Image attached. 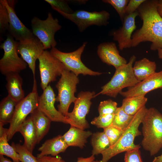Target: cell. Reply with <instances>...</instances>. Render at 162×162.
Instances as JSON below:
<instances>
[{"label":"cell","mask_w":162,"mask_h":162,"mask_svg":"<svg viewBox=\"0 0 162 162\" xmlns=\"http://www.w3.org/2000/svg\"><path fill=\"white\" fill-rule=\"evenodd\" d=\"M158 3L157 0H146L137 9L142 25L132 35V47L148 41L151 50L162 49V17L157 10Z\"/></svg>","instance_id":"1"},{"label":"cell","mask_w":162,"mask_h":162,"mask_svg":"<svg viewBox=\"0 0 162 162\" xmlns=\"http://www.w3.org/2000/svg\"><path fill=\"white\" fill-rule=\"evenodd\" d=\"M141 146L151 156L162 148V114L154 107L147 109L142 119Z\"/></svg>","instance_id":"2"},{"label":"cell","mask_w":162,"mask_h":162,"mask_svg":"<svg viewBox=\"0 0 162 162\" xmlns=\"http://www.w3.org/2000/svg\"><path fill=\"white\" fill-rule=\"evenodd\" d=\"M147 109L145 106L141 109L134 116L130 124L118 141L101 153V162H108L112 158L122 152L140 149V146L135 144L134 140L136 137L141 135L139 128Z\"/></svg>","instance_id":"3"},{"label":"cell","mask_w":162,"mask_h":162,"mask_svg":"<svg viewBox=\"0 0 162 162\" xmlns=\"http://www.w3.org/2000/svg\"><path fill=\"white\" fill-rule=\"evenodd\" d=\"M136 58L135 56H132L127 64L116 69L110 80L101 87V91L94 98L101 94L116 98L123 88L134 86L140 82L133 71V64Z\"/></svg>","instance_id":"4"},{"label":"cell","mask_w":162,"mask_h":162,"mask_svg":"<svg viewBox=\"0 0 162 162\" xmlns=\"http://www.w3.org/2000/svg\"><path fill=\"white\" fill-rule=\"evenodd\" d=\"M79 80L78 76L67 68L62 72L61 77L56 85L58 91L56 102H59L58 110L66 117L70 104L74 103L77 98L75 96Z\"/></svg>","instance_id":"5"},{"label":"cell","mask_w":162,"mask_h":162,"mask_svg":"<svg viewBox=\"0 0 162 162\" xmlns=\"http://www.w3.org/2000/svg\"><path fill=\"white\" fill-rule=\"evenodd\" d=\"M39 97L35 77H34L32 92L18 102L16 106L14 115L8 130V141L11 140L14 134L18 132L21 125L26 119L27 116L38 108Z\"/></svg>","instance_id":"6"},{"label":"cell","mask_w":162,"mask_h":162,"mask_svg":"<svg viewBox=\"0 0 162 162\" xmlns=\"http://www.w3.org/2000/svg\"><path fill=\"white\" fill-rule=\"evenodd\" d=\"M31 23L34 35L42 43L45 50L56 47L57 43L55 39V35L62 27L57 18H54L52 13L49 12L46 20H41L34 16Z\"/></svg>","instance_id":"7"},{"label":"cell","mask_w":162,"mask_h":162,"mask_svg":"<svg viewBox=\"0 0 162 162\" xmlns=\"http://www.w3.org/2000/svg\"><path fill=\"white\" fill-rule=\"evenodd\" d=\"M18 41L9 34L1 44L0 48L4 51L0 60V71L2 74L6 76L11 73H19L26 68L27 64L18 55Z\"/></svg>","instance_id":"8"},{"label":"cell","mask_w":162,"mask_h":162,"mask_svg":"<svg viewBox=\"0 0 162 162\" xmlns=\"http://www.w3.org/2000/svg\"><path fill=\"white\" fill-rule=\"evenodd\" d=\"M52 8L64 18L74 23L81 32L91 26H106L109 23L108 20L110 17V14L105 10L90 12L78 10L72 14H67L55 8Z\"/></svg>","instance_id":"9"},{"label":"cell","mask_w":162,"mask_h":162,"mask_svg":"<svg viewBox=\"0 0 162 162\" xmlns=\"http://www.w3.org/2000/svg\"><path fill=\"white\" fill-rule=\"evenodd\" d=\"M84 42L76 50L71 52H62L56 47L51 48V54L62 62L70 71L77 76L80 74L84 76H99L102 73L93 71L87 67L82 62L81 56L87 44Z\"/></svg>","instance_id":"10"},{"label":"cell","mask_w":162,"mask_h":162,"mask_svg":"<svg viewBox=\"0 0 162 162\" xmlns=\"http://www.w3.org/2000/svg\"><path fill=\"white\" fill-rule=\"evenodd\" d=\"M94 91H81L78 94L77 98L74 103L73 111L68 112L66 117L68 124L70 126L83 130L89 127V124L86 119L92 104L91 100L94 98Z\"/></svg>","instance_id":"11"},{"label":"cell","mask_w":162,"mask_h":162,"mask_svg":"<svg viewBox=\"0 0 162 162\" xmlns=\"http://www.w3.org/2000/svg\"><path fill=\"white\" fill-rule=\"evenodd\" d=\"M40 78V86L44 90L51 82L55 81L67 68L59 60L53 56L50 52L44 50L38 59Z\"/></svg>","instance_id":"12"},{"label":"cell","mask_w":162,"mask_h":162,"mask_svg":"<svg viewBox=\"0 0 162 162\" xmlns=\"http://www.w3.org/2000/svg\"><path fill=\"white\" fill-rule=\"evenodd\" d=\"M6 8L9 16L8 31L10 34L18 41L28 40L35 37L32 31L26 27L17 16L14 10L15 0H1Z\"/></svg>","instance_id":"13"},{"label":"cell","mask_w":162,"mask_h":162,"mask_svg":"<svg viewBox=\"0 0 162 162\" xmlns=\"http://www.w3.org/2000/svg\"><path fill=\"white\" fill-rule=\"evenodd\" d=\"M40 41L35 37L22 41H18L17 47L18 53L28 65L35 77V62L44 50Z\"/></svg>","instance_id":"14"},{"label":"cell","mask_w":162,"mask_h":162,"mask_svg":"<svg viewBox=\"0 0 162 162\" xmlns=\"http://www.w3.org/2000/svg\"><path fill=\"white\" fill-rule=\"evenodd\" d=\"M56 95L53 88L49 85L39 97L38 108L48 117L52 122L68 124L66 117L55 107Z\"/></svg>","instance_id":"15"},{"label":"cell","mask_w":162,"mask_h":162,"mask_svg":"<svg viewBox=\"0 0 162 162\" xmlns=\"http://www.w3.org/2000/svg\"><path fill=\"white\" fill-rule=\"evenodd\" d=\"M138 16L137 10L131 14L126 15L122 22V25L118 29L113 31L111 34L113 40L117 41L119 49L132 46V34L136 29L135 18Z\"/></svg>","instance_id":"16"},{"label":"cell","mask_w":162,"mask_h":162,"mask_svg":"<svg viewBox=\"0 0 162 162\" xmlns=\"http://www.w3.org/2000/svg\"><path fill=\"white\" fill-rule=\"evenodd\" d=\"M162 88V70L154 74L139 82L134 86L128 88L125 91L119 94L125 97L145 95L149 92Z\"/></svg>","instance_id":"17"},{"label":"cell","mask_w":162,"mask_h":162,"mask_svg":"<svg viewBox=\"0 0 162 162\" xmlns=\"http://www.w3.org/2000/svg\"><path fill=\"white\" fill-rule=\"evenodd\" d=\"M97 54L101 61L115 69L127 63L125 59L120 55L116 44L112 42H103L97 47Z\"/></svg>","instance_id":"18"},{"label":"cell","mask_w":162,"mask_h":162,"mask_svg":"<svg viewBox=\"0 0 162 162\" xmlns=\"http://www.w3.org/2000/svg\"><path fill=\"white\" fill-rule=\"evenodd\" d=\"M68 146L64 141L62 136L59 135L46 140L38 148L40 153L37 155L39 158L51 155L56 156L60 153L64 152Z\"/></svg>","instance_id":"19"},{"label":"cell","mask_w":162,"mask_h":162,"mask_svg":"<svg viewBox=\"0 0 162 162\" xmlns=\"http://www.w3.org/2000/svg\"><path fill=\"white\" fill-rule=\"evenodd\" d=\"M5 76L8 95L18 103L25 97L22 79L17 73H11Z\"/></svg>","instance_id":"20"},{"label":"cell","mask_w":162,"mask_h":162,"mask_svg":"<svg viewBox=\"0 0 162 162\" xmlns=\"http://www.w3.org/2000/svg\"><path fill=\"white\" fill-rule=\"evenodd\" d=\"M89 131L71 126L69 130L62 136L64 140L68 146L79 147L82 149L87 142V139L92 135Z\"/></svg>","instance_id":"21"},{"label":"cell","mask_w":162,"mask_h":162,"mask_svg":"<svg viewBox=\"0 0 162 162\" xmlns=\"http://www.w3.org/2000/svg\"><path fill=\"white\" fill-rule=\"evenodd\" d=\"M30 116L36 130L38 144L48 132L52 121L38 108L30 114Z\"/></svg>","instance_id":"22"},{"label":"cell","mask_w":162,"mask_h":162,"mask_svg":"<svg viewBox=\"0 0 162 162\" xmlns=\"http://www.w3.org/2000/svg\"><path fill=\"white\" fill-rule=\"evenodd\" d=\"M18 132L21 133L24 138L23 145L32 153L37 144V137L36 130L30 116L27 118L22 124Z\"/></svg>","instance_id":"23"},{"label":"cell","mask_w":162,"mask_h":162,"mask_svg":"<svg viewBox=\"0 0 162 162\" xmlns=\"http://www.w3.org/2000/svg\"><path fill=\"white\" fill-rule=\"evenodd\" d=\"M156 69L155 62L146 58L135 61L133 66L134 75L140 82L155 73Z\"/></svg>","instance_id":"24"},{"label":"cell","mask_w":162,"mask_h":162,"mask_svg":"<svg viewBox=\"0 0 162 162\" xmlns=\"http://www.w3.org/2000/svg\"><path fill=\"white\" fill-rule=\"evenodd\" d=\"M148 98L144 96L125 97L123 100L121 107L129 115L134 116L145 106Z\"/></svg>","instance_id":"25"},{"label":"cell","mask_w":162,"mask_h":162,"mask_svg":"<svg viewBox=\"0 0 162 162\" xmlns=\"http://www.w3.org/2000/svg\"><path fill=\"white\" fill-rule=\"evenodd\" d=\"M4 125L0 122V155L11 158L14 162H20L19 154L14 147L10 146L8 142V129L3 128Z\"/></svg>","instance_id":"26"},{"label":"cell","mask_w":162,"mask_h":162,"mask_svg":"<svg viewBox=\"0 0 162 162\" xmlns=\"http://www.w3.org/2000/svg\"><path fill=\"white\" fill-rule=\"evenodd\" d=\"M17 103L8 95L2 100L0 103V122L4 125L10 123Z\"/></svg>","instance_id":"27"},{"label":"cell","mask_w":162,"mask_h":162,"mask_svg":"<svg viewBox=\"0 0 162 162\" xmlns=\"http://www.w3.org/2000/svg\"><path fill=\"white\" fill-rule=\"evenodd\" d=\"M91 143L92 147V154L94 156L101 154L110 146L109 140L104 132L92 134Z\"/></svg>","instance_id":"28"},{"label":"cell","mask_w":162,"mask_h":162,"mask_svg":"<svg viewBox=\"0 0 162 162\" xmlns=\"http://www.w3.org/2000/svg\"><path fill=\"white\" fill-rule=\"evenodd\" d=\"M134 116L126 113L121 106L118 107L114 114L112 124L124 130L130 124Z\"/></svg>","instance_id":"29"},{"label":"cell","mask_w":162,"mask_h":162,"mask_svg":"<svg viewBox=\"0 0 162 162\" xmlns=\"http://www.w3.org/2000/svg\"><path fill=\"white\" fill-rule=\"evenodd\" d=\"M19 156V160L21 162H39L37 157L34 156L32 153L29 151L23 145L14 142L11 144Z\"/></svg>","instance_id":"30"},{"label":"cell","mask_w":162,"mask_h":162,"mask_svg":"<svg viewBox=\"0 0 162 162\" xmlns=\"http://www.w3.org/2000/svg\"><path fill=\"white\" fill-rule=\"evenodd\" d=\"M124 130L111 124L104 129L103 132L107 137L112 146L115 144L121 137Z\"/></svg>","instance_id":"31"},{"label":"cell","mask_w":162,"mask_h":162,"mask_svg":"<svg viewBox=\"0 0 162 162\" xmlns=\"http://www.w3.org/2000/svg\"><path fill=\"white\" fill-rule=\"evenodd\" d=\"M118 104L111 99L101 101L98 107L99 115L114 114L118 108Z\"/></svg>","instance_id":"32"},{"label":"cell","mask_w":162,"mask_h":162,"mask_svg":"<svg viewBox=\"0 0 162 162\" xmlns=\"http://www.w3.org/2000/svg\"><path fill=\"white\" fill-rule=\"evenodd\" d=\"M129 0H103L104 3L111 5L116 10L122 22L126 16L125 9Z\"/></svg>","instance_id":"33"},{"label":"cell","mask_w":162,"mask_h":162,"mask_svg":"<svg viewBox=\"0 0 162 162\" xmlns=\"http://www.w3.org/2000/svg\"><path fill=\"white\" fill-rule=\"evenodd\" d=\"M114 114L99 115L95 117L91 124L97 128L104 129L112 124Z\"/></svg>","instance_id":"34"},{"label":"cell","mask_w":162,"mask_h":162,"mask_svg":"<svg viewBox=\"0 0 162 162\" xmlns=\"http://www.w3.org/2000/svg\"><path fill=\"white\" fill-rule=\"evenodd\" d=\"M9 26V16L5 6L0 2V32L2 33L8 30Z\"/></svg>","instance_id":"35"},{"label":"cell","mask_w":162,"mask_h":162,"mask_svg":"<svg viewBox=\"0 0 162 162\" xmlns=\"http://www.w3.org/2000/svg\"><path fill=\"white\" fill-rule=\"evenodd\" d=\"M53 8L62 12L72 14L74 11L68 5V1L64 0H45Z\"/></svg>","instance_id":"36"},{"label":"cell","mask_w":162,"mask_h":162,"mask_svg":"<svg viewBox=\"0 0 162 162\" xmlns=\"http://www.w3.org/2000/svg\"><path fill=\"white\" fill-rule=\"evenodd\" d=\"M124 161L125 162H143L139 148L134 149L125 152Z\"/></svg>","instance_id":"37"},{"label":"cell","mask_w":162,"mask_h":162,"mask_svg":"<svg viewBox=\"0 0 162 162\" xmlns=\"http://www.w3.org/2000/svg\"><path fill=\"white\" fill-rule=\"evenodd\" d=\"M146 0H130L125 9L126 15L137 11L140 6Z\"/></svg>","instance_id":"38"},{"label":"cell","mask_w":162,"mask_h":162,"mask_svg":"<svg viewBox=\"0 0 162 162\" xmlns=\"http://www.w3.org/2000/svg\"><path fill=\"white\" fill-rule=\"evenodd\" d=\"M37 158L39 162H60L62 160L60 156L54 157L48 155Z\"/></svg>","instance_id":"39"},{"label":"cell","mask_w":162,"mask_h":162,"mask_svg":"<svg viewBox=\"0 0 162 162\" xmlns=\"http://www.w3.org/2000/svg\"><path fill=\"white\" fill-rule=\"evenodd\" d=\"M94 159V155H92L91 156L87 158H84L82 157L78 158L77 162H93ZM60 162H65L62 159Z\"/></svg>","instance_id":"40"},{"label":"cell","mask_w":162,"mask_h":162,"mask_svg":"<svg viewBox=\"0 0 162 162\" xmlns=\"http://www.w3.org/2000/svg\"><path fill=\"white\" fill-rule=\"evenodd\" d=\"M157 10L159 14L162 17V0H158Z\"/></svg>","instance_id":"41"},{"label":"cell","mask_w":162,"mask_h":162,"mask_svg":"<svg viewBox=\"0 0 162 162\" xmlns=\"http://www.w3.org/2000/svg\"><path fill=\"white\" fill-rule=\"evenodd\" d=\"M0 162H14L11 161L9 159L4 157V155H0Z\"/></svg>","instance_id":"42"},{"label":"cell","mask_w":162,"mask_h":162,"mask_svg":"<svg viewBox=\"0 0 162 162\" xmlns=\"http://www.w3.org/2000/svg\"><path fill=\"white\" fill-rule=\"evenodd\" d=\"M152 162H162V153L160 156L155 157Z\"/></svg>","instance_id":"43"},{"label":"cell","mask_w":162,"mask_h":162,"mask_svg":"<svg viewBox=\"0 0 162 162\" xmlns=\"http://www.w3.org/2000/svg\"><path fill=\"white\" fill-rule=\"evenodd\" d=\"M157 51L159 58L162 59V49H159Z\"/></svg>","instance_id":"44"},{"label":"cell","mask_w":162,"mask_h":162,"mask_svg":"<svg viewBox=\"0 0 162 162\" xmlns=\"http://www.w3.org/2000/svg\"><path fill=\"white\" fill-rule=\"evenodd\" d=\"M93 162H101V160H96V161H94Z\"/></svg>","instance_id":"45"},{"label":"cell","mask_w":162,"mask_h":162,"mask_svg":"<svg viewBox=\"0 0 162 162\" xmlns=\"http://www.w3.org/2000/svg\"><path fill=\"white\" fill-rule=\"evenodd\" d=\"M161 110H162V107H161Z\"/></svg>","instance_id":"46"}]
</instances>
